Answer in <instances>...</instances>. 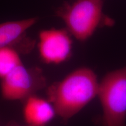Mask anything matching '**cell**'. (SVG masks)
<instances>
[{
	"mask_svg": "<svg viewBox=\"0 0 126 126\" xmlns=\"http://www.w3.org/2000/svg\"><path fill=\"white\" fill-rule=\"evenodd\" d=\"M72 41L66 29L42 30L39 34L37 48L40 59L47 64H59L70 58Z\"/></svg>",
	"mask_w": 126,
	"mask_h": 126,
	"instance_id": "cell-5",
	"label": "cell"
},
{
	"mask_svg": "<svg viewBox=\"0 0 126 126\" xmlns=\"http://www.w3.org/2000/svg\"><path fill=\"white\" fill-rule=\"evenodd\" d=\"M97 96L103 110L104 126H126V66L104 77Z\"/></svg>",
	"mask_w": 126,
	"mask_h": 126,
	"instance_id": "cell-3",
	"label": "cell"
},
{
	"mask_svg": "<svg viewBox=\"0 0 126 126\" xmlns=\"http://www.w3.org/2000/svg\"><path fill=\"white\" fill-rule=\"evenodd\" d=\"M31 126V125H28V124H26V126Z\"/></svg>",
	"mask_w": 126,
	"mask_h": 126,
	"instance_id": "cell-9",
	"label": "cell"
},
{
	"mask_svg": "<svg viewBox=\"0 0 126 126\" xmlns=\"http://www.w3.org/2000/svg\"><path fill=\"white\" fill-rule=\"evenodd\" d=\"M1 94L10 101H24L46 86V78L37 67H27L22 64L1 79Z\"/></svg>",
	"mask_w": 126,
	"mask_h": 126,
	"instance_id": "cell-4",
	"label": "cell"
},
{
	"mask_svg": "<svg viewBox=\"0 0 126 126\" xmlns=\"http://www.w3.org/2000/svg\"><path fill=\"white\" fill-rule=\"evenodd\" d=\"M20 54L18 50L12 47L0 48V79L22 64Z\"/></svg>",
	"mask_w": 126,
	"mask_h": 126,
	"instance_id": "cell-8",
	"label": "cell"
},
{
	"mask_svg": "<svg viewBox=\"0 0 126 126\" xmlns=\"http://www.w3.org/2000/svg\"><path fill=\"white\" fill-rule=\"evenodd\" d=\"M38 21L37 17L0 23V48L12 47L21 54L31 53L35 41L28 37L27 32Z\"/></svg>",
	"mask_w": 126,
	"mask_h": 126,
	"instance_id": "cell-6",
	"label": "cell"
},
{
	"mask_svg": "<svg viewBox=\"0 0 126 126\" xmlns=\"http://www.w3.org/2000/svg\"><path fill=\"white\" fill-rule=\"evenodd\" d=\"M99 82L88 68H79L47 89V100L56 114L68 120L84 108L97 95Z\"/></svg>",
	"mask_w": 126,
	"mask_h": 126,
	"instance_id": "cell-1",
	"label": "cell"
},
{
	"mask_svg": "<svg viewBox=\"0 0 126 126\" xmlns=\"http://www.w3.org/2000/svg\"><path fill=\"white\" fill-rule=\"evenodd\" d=\"M23 102V117L28 125L45 126L56 115L52 104L36 94L29 97Z\"/></svg>",
	"mask_w": 126,
	"mask_h": 126,
	"instance_id": "cell-7",
	"label": "cell"
},
{
	"mask_svg": "<svg viewBox=\"0 0 126 126\" xmlns=\"http://www.w3.org/2000/svg\"><path fill=\"white\" fill-rule=\"evenodd\" d=\"M57 15L65 23L69 33L79 41L87 40L100 26L113 23L103 13V0H76L64 4Z\"/></svg>",
	"mask_w": 126,
	"mask_h": 126,
	"instance_id": "cell-2",
	"label": "cell"
}]
</instances>
